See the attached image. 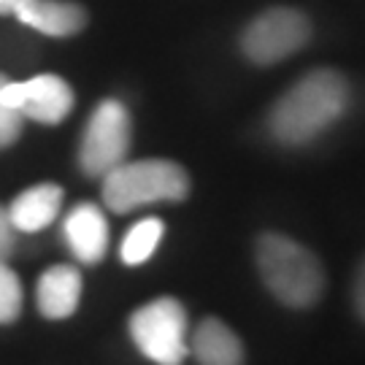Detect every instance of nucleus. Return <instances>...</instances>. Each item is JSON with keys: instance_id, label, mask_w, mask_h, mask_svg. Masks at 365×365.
Segmentation results:
<instances>
[{"instance_id": "2", "label": "nucleus", "mask_w": 365, "mask_h": 365, "mask_svg": "<svg viewBox=\"0 0 365 365\" xmlns=\"http://www.w3.org/2000/svg\"><path fill=\"white\" fill-rule=\"evenodd\" d=\"M255 262L262 284L287 309H312L325 292L319 257L282 233H262L255 244Z\"/></svg>"}, {"instance_id": "12", "label": "nucleus", "mask_w": 365, "mask_h": 365, "mask_svg": "<svg viewBox=\"0 0 365 365\" xmlns=\"http://www.w3.org/2000/svg\"><path fill=\"white\" fill-rule=\"evenodd\" d=\"M190 354L200 365H244V344L217 317L200 319L190 339Z\"/></svg>"}, {"instance_id": "9", "label": "nucleus", "mask_w": 365, "mask_h": 365, "mask_svg": "<svg viewBox=\"0 0 365 365\" xmlns=\"http://www.w3.org/2000/svg\"><path fill=\"white\" fill-rule=\"evenodd\" d=\"M14 14L22 25L52 38L76 36L87 25V11L73 0H22Z\"/></svg>"}, {"instance_id": "15", "label": "nucleus", "mask_w": 365, "mask_h": 365, "mask_svg": "<svg viewBox=\"0 0 365 365\" xmlns=\"http://www.w3.org/2000/svg\"><path fill=\"white\" fill-rule=\"evenodd\" d=\"M3 81H6V76L0 73V87H3ZM22 125H25L22 111H16V108H11V106H6L3 101H0V149L11 146L14 141L19 138Z\"/></svg>"}, {"instance_id": "4", "label": "nucleus", "mask_w": 365, "mask_h": 365, "mask_svg": "<svg viewBox=\"0 0 365 365\" xmlns=\"http://www.w3.org/2000/svg\"><path fill=\"white\" fill-rule=\"evenodd\" d=\"M133 344L146 360L157 365H182L190 354L187 309L176 298H155L130 314Z\"/></svg>"}, {"instance_id": "16", "label": "nucleus", "mask_w": 365, "mask_h": 365, "mask_svg": "<svg viewBox=\"0 0 365 365\" xmlns=\"http://www.w3.org/2000/svg\"><path fill=\"white\" fill-rule=\"evenodd\" d=\"M14 252V227L9 222L6 209H0V265L11 257Z\"/></svg>"}, {"instance_id": "7", "label": "nucleus", "mask_w": 365, "mask_h": 365, "mask_svg": "<svg viewBox=\"0 0 365 365\" xmlns=\"http://www.w3.org/2000/svg\"><path fill=\"white\" fill-rule=\"evenodd\" d=\"M0 101L22 111L25 119L41 122V125H60L73 111V90L66 78L43 73L27 81H11L6 78L0 87Z\"/></svg>"}, {"instance_id": "8", "label": "nucleus", "mask_w": 365, "mask_h": 365, "mask_svg": "<svg viewBox=\"0 0 365 365\" xmlns=\"http://www.w3.org/2000/svg\"><path fill=\"white\" fill-rule=\"evenodd\" d=\"M63 238L81 265H98L106 257L111 241L108 220L95 203H76L66 214Z\"/></svg>"}, {"instance_id": "17", "label": "nucleus", "mask_w": 365, "mask_h": 365, "mask_svg": "<svg viewBox=\"0 0 365 365\" xmlns=\"http://www.w3.org/2000/svg\"><path fill=\"white\" fill-rule=\"evenodd\" d=\"M352 300H354V312H357V317L365 322V257L360 260V265H357V274H354Z\"/></svg>"}, {"instance_id": "1", "label": "nucleus", "mask_w": 365, "mask_h": 365, "mask_svg": "<svg viewBox=\"0 0 365 365\" xmlns=\"http://www.w3.org/2000/svg\"><path fill=\"white\" fill-rule=\"evenodd\" d=\"M352 103L346 76L336 68H314L289 87L268 111V133L276 144L298 149L314 144Z\"/></svg>"}, {"instance_id": "3", "label": "nucleus", "mask_w": 365, "mask_h": 365, "mask_svg": "<svg viewBox=\"0 0 365 365\" xmlns=\"http://www.w3.org/2000/svg\"><path fill=\"white\" fill-rule=\"evenodd\" d=\"M190 176L173 160H125L103 176V203L114 214H130L152 203H182Z\"/></svg>"}, {"instance_id": "6", "label": "nucleus", "mask_w": 365, "mask_h": 365, "mask_svg": "<svg viewBox=\"0 0 365 365\" xmlns=\"http://www.w3.org/2000/svg\"><path fill=\"white\" fill-rule=\"evenodd\" d=\"M133 144L130 111L122 101L108 98L92 111L78 144V168L87 176L103 179L108 170L128 160Z\"/></svg>"}, {"instance_id": "18", "label": "nucleus", "mask_w": 365, "mask_h": 365, "mask_svg": "<svg viewBox=\"0 0 365 365\" xmlns=\"http://www.w3.org/2000/svg\"><path fill=\"white\" fill-rule=\"evenodd\" d=\"M22 0H0V14H14Z\"/></svg>"}, {"instance_id": "13", "label": "nucleus", "mask_w": 365, "mask_h": 365, "mask_svg": "<svg viewBox=\"0 0 365 365\" xmlns=\"http://www.w3.org/2000/svg\"><path fill=\"white\" fill-rule=\"evenodd\" d=\"M165 235V225L157 217H146V220L135 222L130 230L122 238V247H119V257L125 265H144L152 255L157 252L160 241Z\"/></svg>"}, {"instance_id": "5", "label": "nucleus", "mask_w": 365, "mask_h": 365, "mask_svg": "<svg viewBox=\"0 0 365 365\" xmlns=\"http://www.w3.org/2000/svg\"><path fill=\"white\" fill-rule=\"evenodd\" d=\"M312 41V19L298 9L274 6L257 14L241 33V52L255 66H276Z\"/></svg>"}, {"instance_id": "10", "label": "nucleus", "mask_w": 365, "mask_h": 365, "mask_svg": "<svg viewBox=\"0 0 365 365\" xmlns=\"http://www.w3.org/2000/svg\"><path fill=\"white\" fill-rule=\"evenodd\" d=\"M81 300V274L73 265H52L38 276L36 284V306L46 319H68L73 317Z\"/></svg>"}, {"instance_id": "14", "label": "nucleus", "mask_w": 365, "mask_h": 365, "mask_svg": "<svg viewBox=\"0 0 365 365\" xmlns=\"http://www.w3.org/2000/svg\"><path fill=\"white\" fill-rule=\"evenodd\" d=\"M22 282L11 268L3 262L0 265V325H11L22 314Z\"/></svg>"}, {"instance_id": "11", "label": "nucleus", "mask_w": 365, "mask_h": 365, "mask_svg": "<svg viewBox=\"0 0 365 365\" xmlns=\"http://www.w3.org/2000/svg\"><path fill=\"white\" fill-rule=\"evenodd\" d=\"M63 197L66 192L60 184H36L25 192H19L6 211L11 227L22 233H38L43 227H49L60 217Z\"/></svg>"}]
</instances>
